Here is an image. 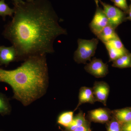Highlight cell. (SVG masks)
I'll list each match as a JSON object with an SVG mask.
<instances>
[{"label": "cell", "mask_w": 131, "mask_h": 131, "mask_svg": "<svg viewBox=\"0 0 131 131\" xmlns=\"http://www.w3.org/2000/svg\"><path fill=\"white\" fill-rule=\"evenodd\" d=\"M13 5L14 16L5 26L3 35L15 48L17 61L54 53L55 39L68 33L59 24L51 3L48 0H32Z\"/></svg>", "instance_id": "cell-1"}, {"label": "cell", "mask_w": 131, "mask_h": 131, "mask_svg": "<svg viewBox=\"0 0 131 131\" xmlns=\"http://www.w3.org/2000/svg\"><path fill=\"white\" fill-rule=\"evenodd\" d=\"M0 82L12 87L13 98L27 106L46 93L49 74L46 54L30 57L15 69L0 68Z\"/></svg>", "instance_id": "cell-2"}, {"label": "cell", "mask_w": 131, "mask_h": 131, "mask_svg": "<svg viewBox=\"0 0 131 131\" xmlns=\"http://www.w3.org/2000/svg\"><path fill=\"white\" fill-rule=\"evenodd\" d=\"M98 39L91 40L79 39L78 40V47L74 53V59L78 64H85L87 61H91V58L95 54L98 43Z\"/></svg>", "instance_id": "cell-3"}, {"label": "cell", "mask_w": 131, "mask_h": 131, "mask_svg": "<svg viewBox=\"0 0 131 131\" xmlns=\"http://www.w3.org/2000/svg\"><path fill=\"white\" fill-rule=\"evenodd\" d=\"M99 1L103 6V10L107 17L109 25L115 29L123 22L126 21L127 14L125 12L116 7L103 2L101 0H99Z\"/></svg>", "instance_id": "cell-4"}, {"label": "cell", "mask_w": 131, "mask_h": 131, "mask_svg": "<svg viewBox=\"0 0 131 131\" xmlns=\"http://www.w3.org/2000/svg\"><path fill=\"white\" fill-rule=\"evenodd\" d=\"M108 25V20L103 9L99 6H96L95 13L89 24L91 31L97 36L103 28Z\"/></svg>", "instance_id": "cell-5"}, {"label": "cell", "mask_w": 131, "mask_h": 131, "mask_svg": "<svg viewBox=\"0 0 131 131\" xmlns=\"http://www.w3.org/2000/svg\"><path fill=\"white\" fill-rule=\"evenodd\" d=\"M88 73L96 78L105 77L108 73V65L100 59L94 58L84 68Z\"/></svg>", "instance_id": "cell-6"}, {"label": "cell", "mask_w": 131, "mask_h": 131, "mask_svg": "<svg viewBox=\"0 0 131 131\" xmlns=\"http://www.w3.org/2000/svg\"><path fill=\"white\" fill-rule=\"evenodd\" d=\"M92 89L96 102H100L106 106L110 92L108 84L104 81L96 82Z\"/></svg>", "instance_id": "cell-7"}, {"label": "cell", "mask_w": 131, "mask_h": 131, "mask_svg": "<svg viewBox=\"0 0 131 131\" xmlns=\"http://www.w3.org/2000/svg\"><path fill=\"white\" fill-rule=\"evenodd\" d=\"M112 111L107 108H100L88 112V116L91 121L98 123H105L110 120Z\"/></svg>", "instance_id": "cell-8"}, {"label": "cell", "mask_w": 131, "mask_h": 131, "mask_svg": "<svg viewBox=\"0 0 131 131\" xmlns=\"http://www.w3.org/2000/svg\"><path fill=\"white\" fill-rule=\"evenodd\" d=\"M17 60V53L13 46L9 47L0 46V65L4 64L7 66Z\"/></svg>", "instance_id": "cell-9"}, {"label": "cell", "mask_w": 131, "mask_h": 131, "mask_svg": "<svg viewBox=\"0 0 131 131\" xmlns=\"http://www.w3.org/2000/svg\"><path fill=\"white\" fill-rule=\"evenodd\" d=\"M79 101L78 105L74 110H76L82 104L89 103L94 104L96 102L92 88L82 87L79 91Z\"/></svg>", "instance_id": "cell-10"}, {"label": "cell", "mask_w": 131, "mask_h": 131, "mask_svg": "<svg viewBox=\"0 0 131 131\" xmlns=\"http://www.w3.org/2000/svg\"><path fill=\"white\" fill-rule=\"evenodd\" d=\"M112 113L113 116L122 125L131 121V107L113 110Z\"/></svg>", "instance_id": "cell-11"}, {"label": "cell", "mask_w": 131, "mask_h": 131, "mask_svg": "<svg viewBox=\"0 0 131 131\" xmlns=\"http://www.w3.org/2000/svg\"><path fill=\"white\" fill-rule=\"evenodd\" d=\"M96 37L103 43L105 44L118 36L115 32V29L108 25L103 28Z\"/></svg>", "instance_id": "cell-12"}, {"label": "cell", "mask_w": 131, "mask_h": 131, "mask_svg": "<svg viewBox=\"0 0 131 131\" xmlns=\"http://www.w3.org/2000/svg\"><path fill=\"white\" fill-rule=\"evenodd\" d=\"M131 66V53L127 52L113 61L112 66L114 68L123 69L130 68Z\"/></svg>", "instance_id": "cell-13"}, {"label": "cell", "mask_w": 131, "mask_h": 131, "mask_svg": "<svg viewBox=\"0 0 131 131\" xmlns=\"http://www.w3.org/2000/svg\"><path fill=\"white\" fill-rule=\"evenodd\" d=\"M88 121L85 119L84 114L80 111L78 114L73 118V121L68 127H66V131H72L76 128L86 124Z\"/></svg>", "instance_id": "cell-14"}, {"label": "cell", "mask_w": 131, "mask_h": 131, "mask_svg": "<svg viewBox=\"0 0 131 131\" xmlns=\"http://www.w3.org/2000/svg\"><path fill=\"white\" fill-rule=\"evenodd\" d=\"M12 108L9 100L5 95L0 93V114L5 115L10 113Z\"/></svg>", "instance_id": "cell-15"}, {"label": "cell", "mask_w": 131, "mask_h": 131, "mask_svg": "<svg viewBox=\"0 0 131 131\" xmlns=\"http://www.w3.org/2000/svg\"><path fill=\"white\" fill-rule=\"evenodd\" d=\"M74 112L69 111L61 114L58 118L57 122L66 128L68 127L71 124L73 119Z\"/></svg>", "instance_id": "cell-16"}, {"label": "cell", "mask_w": 131, "mask_h": 131, "mask_svg": "<svg viewBox=\"0 0 131 131\" xmlns=\"http://www.w3.org/2000/svg\"><path fill=\"white\" fill-rule=\"evenodd\" d=\"M106 47L109 55V62H113L124 54L129 52V51L127 49L125 50H120L108 46H106Z\"/></svg>", "instance_id": "cell-17"}, {"label": "cell", "mask_w": 131, "mask_h": 131, "mask_svg": "<svg viewBox=\"0 0 131 131\" xmlns=\"http://www.w3.org/2000/svg\"><path fill=\"white\" fill-rule=\"evenodd\" d=\"M5 0L0 1V16L2 17L3 20H5L6 16L13 17L14 13V8L9 7L8 5L5 2Z\"/></svg>", "instance_id": "cell-18"}, {"label": "cell", "mask_w": 131, "mask_h": 131, "mask_svg": "<svg viewBox=\"0 0 131 131\" xmlns=\"http://www.w3.org/2000/svg\"><path fill=\"white\" fill-rule=\"evenodd\" d=\"M104 45L105 47L108 46L118 50H125L127 49L124 46L119 36L107 42Z\"/></svg>", "instance_id": "cell-19"}, {"label": "cell", "mask_w": 131, "mask_h": 131, "mask_svg": "<svg viewBox=\"0 0 131 131\" xmlns=\"http://www.w3.org/2000/svg\"><path fill=\"white\" fill-rule=\"evenodd\" d=\"M108 122L107 131H122V125L113 116Z\"/></svg>", "instance_id": "cell-20"}, {"label": "cell", "mask_w": 131, "mask_h": 131, "mask_svg": "<svg viewBox=\"0 0 131 131\" xmlns=\"http://www.w3.org/2000/svg\"><path fill=\"white\" fill-rule=\"evenodd\" d=\"M116 7L121 9L127 15L129 10V6L127 0H110Z\"/></svg>", "instance_id": "cell-21"}, {"label": "cell", "mask_w": 131, "mask_h": 131, "mask_svg": "<svg viewBox=\"0 0 131 131\" xmlns=\"http://www.w3.org/2000/svg\"><path fill=\"white\" fill-rule=\"evenodd\" d=\"M72 131H91L88 122L86 124L76 128Z\"/></svg>", "instance_id": "cell-22"}, {"label": "cell", "mask_w": 131, "mask_h": 131, "mask_svg": "<svg viewBox=\"0 0 131 131\" xmlns=\"http://www.w3.org/2000/svg\"><path fill=\"white\" fill-rule=\"evenodd\" d=\"M122 131H131V121L122 124Z\"/></svg>", "instance_id": "cell-23"}, {"label": "cell", "mask_w": 131, "mask_h": 131, "mask_svg": "<svg viewBox=\"0 0 131 131\" xmlns=\"http://www.w3.org/2000/svg\"><path fill=\"white\" fill-rule=\"evenodd\" d=\"M130 4L129 6V10L127 14L128 16H126V21L127 20L131 21V0H130Z\"/></svg>", "instance_id": "cell-24"}, {"label": "cell", "mask_w": 131, "mask_h": 131, "mask_svg": "<svg viewBox=\"0 0 131 131\" xmlns=\"http://www.w3.org/2000/svg\"><path fill=\"white\" fill-rule=\"evenodd\" d=\"M13 1L14 3H22L24 2L22 0H12Z\"/></svg>", "instance_id": "cell-25"}, {"label": "cell", "mask_w": 131, "mask_h": 131, "mask_svg": "<svg viewBox=\"0 0 131 131\" xmlns=\"http://www.w3.org/2000/svg\"><path fill=\"white\" fill-rule=\"evenodd\" d=\"M94 1L95 2V4H96V6H98L99 5H98V3H99V0H94Z\"/></svg>", "instance_id": "cell-26"}, {"label": "cell", "mask_w": 131, "mask_h": 131, "mask_svg": "<svg viewBox=\"0 0 131 131\" xmlns=\"http://www.w3.org/2000/svg\"><path fill=\"white\" fill-rule=\"evenodd\" d=\"M32 1V0H26V1L29 2L31 1Z\"/></svg>", "instance_id": "cell-27"}, {"label": "cell", "mask_w": 131, "mask_h": 131, "mask_svg": "<svg viewBox=\"0 0 131 131\" xmlns=\"http://www.w3.org/2000/svg\"></svg>", "instance_id": "cell-28"}]
</instances>
